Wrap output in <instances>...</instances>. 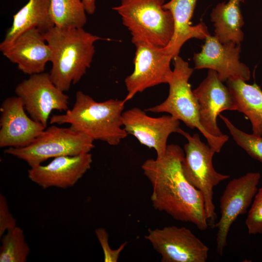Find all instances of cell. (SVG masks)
<instances>
[{
  "label": "cell",
  "instance_id": "6da1fadb",
  "mask_svg": "<svg viewBox=\"0 0 262 262\" xmlns=\"http://www.w3.org/2000/svg\"><path fill=\"white\" fill-rule=\"evenodd\" d=\"M184 151L178 145H168L163 156L149 159L141 165L151 184L152 207L174 219L191 223L200 230L207 229L201 193L185 178L182 169Z\"/></svg>",
  "mask_w": 262,
  "mask_h": 262
},
{
  "label": "cell",
  "instance_id": "7a4b0ae2",
  "mask_svg": "<svg viewBox=\"0 0 262 262\" xmlns=\"http://www.w3.org/2000/svg\"><path fill=\"white\" fill-rule=\"evenodd\" d=\"M43 34L51 51L50 79L64 92L78 82L90 67L95 53V43L108 40L83 28L66 29L54 26Z\"/></svg>",
  "mask_w": 262,
  "mask_h": 262
},
{
  "label": "cell",
  "instance_id": "3957f363",
  "mask_svg": "<svg viewBox=\"0 0 262 262\" xmlns=\"http://www.w3.org/2000/svg\"><path fill=\"white\" fill-rule=\"evenodd\" d=\"M124 100L109 99L97 102L81 91L77 92L72 109L64 114L52 115L51 124H69L93 141L118 145L128 135L123 128Z\"/></svg>",
  "mask_w": 262,
  "mask_h": 262
},
{
  "label": "cell",
  "instance_id": "277c9868",
  "mask_svg": "<svg viewBox=\"0 0 262 262\" xmlns=\"http://www.w3.org/2000/svg\"><path fill=\"white\" fill-rule=\"evenodd\" d=\"M174 69L168 84L169 94L162 103L146 109L154 113H166L182 121L191 129L196 128L207 139L208 145L215 151L219 152L229 137L213 136L208 133L201 126L199 120V105L189 82L194 69L187 62L179 55L175 57Z\"/></svg>",
  "mask_w": 262,
  "mask_h": 262
},
{
  "label": "cell",
  "instance_id": "5b68a950",
  "mask_svg": "<svg viewBox=\"0 0 262 262\" xmlns=\"http://www.w3.org/2000/svg\"><path fill=\"white\" fill-rule=\"evenodd\" d=\"M165 0H121L112 9L130 31L133 44L143 42L165 47L174 33L171 13L163 7Z\"/></svg>",
  "mask_w": 262,
  "mask_h": 262
},
{
  "label": "cell",
  "instance_id": "8992f818",
  "mask_svg": "<svg viewBox=\"0 0 262 262\" xmlns=\"http://www.w3.org/2000/svg\"><path fill=\"white\" fill-rule=\"evenodd\" d=\"M94 141L70 126L52 125L43 131L29 145L20 148L8 147L4 152L26 162L34 167L49 158L76 156L90 153Z\"/></svg>",
  "mask_w": 262,
  "mask_h": 262
},
{
  "label": "cell",
  "instance_id": "52a82bcc",
  "mask_svg": "<svg viewBox=\"0 0 262 262\" xmlns=\"http://www.w3.org/2000/svg\"><path fill=\"white\" fill-rule=\"evenodd\" d=\"M180 133L187 140L184 147L183 173L188 181L201 193L209 225L213 227L216 217L213 201V189L230 176L215 170L213 158L215 152L200 140L198 134L191 135L182 129Z\"/></svg>",
  "mask_w": 262,
  "mask_h": 262
},
{
  "label": "cell",
  "instance_id": "ba28073f",
  "mask_svg": "<svg viewBox=\"0 0 262 262\" xmlns=\"http://www.w3.org/2000/svg\"><path fill=\"white\" fill-rule=\"evenodd\" d=\"M136 48L134 70L125 79L127 94L123 99L126 102L136 94L162 83H168L173 70L170 67L173 57L164 47L139 42Z\"/></svg>",
  "mask_w": 262,
  "mask_h": 262
},
{
  "label": "cell",
  "instance_id": "9c48e42d",
  "mask_svg": "<svg viewBox=\"0 0 262 262\" xmlns=\"http://www.w3.org/2000/svg\"><path fill=\"white\" fill-rule=\"evenodd\" d=\"M261 177L258 172H248L227 184L220 199V217L213 226L217 228L216 250L220 256L227 245L231 226L239 215L248 212L258 190Z\"/></svg>",
  "mask_w": 262,
  "mask_h": 262
},
{
  "label": "cell",
  "instance_id": "30bf717a",
  "mask_svg": "<svg viewBox=\"0 0 262 262\" xmlns=\"http://www.w3.org/2000/svg\"><path fill=\"white\" fill-rule=\"evenodd\" d=\"M15 92L31 117L46 128L53 110L66 112L69 109L68 96L53 83L49 73L30 75L17 84Z\"/></svg>",
  "mask_w": 262,
  "mask_h": 262
},
{
  "label": "cell",
  "instance_id": "8fae6325",
  "mask_svg": "<svg viewBox=\"0 0 262 262\" xmlns=\"http://www.w3.org/2000/svg\"><path fill=\"white\" fill-rule=\"evenodd\" d=\"M145 238L162 262H205L208 257L209 247L185 227L149 229Z\"/></svg>",
  "mask_w": 262,
  "mask_h": 262
},
{
  "label": "cell",
  "instance_id": "7c38bea8",
  "mask_svg": "<svg viewBox=\"0 0 262 262\" xmlns=\"http://www.w3.org/2000/svg\"><path fill=\"white\" fill-rule=\"evenodd\" d=\"M205 40L201 51L194 54L195 69L213 70L223 82L232 79L246 82L250 79L249 67L240 60L241 44L222 43L215 35L210 34Z\"/></svg>",
  "mask_w": 262,
  "mask_h": 262
},
{
  "label": "cell",
  "instance_id": "4fadbf2b",
  "mask_svg": "<svg viewBox=\"0 0 262 262\" xmlns=\"http://www.w3.org/2000/svg\"><path fill=\"white\" fill-rule=\"evenodd\" d=\"M122 117L127 134L135 137L141 145L154 149L157 157L164 154L169 135L180 133L181 130L180 121L171 115L153 117L138 107L123 112Z\"/></svg>",
  "mask_w": 262,
  "mask_h": 262
},
{
  "label": "cell",
  "instance_id": "5bb4252c",
  "mask_svg": "<svg viewBox=\"0 0 262 262\" xmlns=\"http://www.w3.org/2000/svg\"><path fill=\"white\" fill-rule=\"evenodd\" d=\"M25 111L17 96L2 101L0 107V147H26L46 129L42 123L30 118Z\"/></svg>",
  "mask_w": 262,
  "mask_h": 262
},
{
  "label": "cell",
  "instance_id": "9a60e30c",
  "mask_svg": "<svg viewBox=\"0 0 262 262\" xmlns=\"http://www.w3.org/2000/svg\"><path fill=\"white\" fill-rule=\"evenodd\" d=\"M193 92L199 105V120L210 134L222 137L223 134L217 123V117L224 111H237L233 98L217 73L209 69L206 77Z\"/></svg>",
  "mask_w": 262,
  "mask_h": 262
},
{
  "label": "cell",
  "instance_id": "2e32d148",
  "mask_svg": "<svg viewBox=\"0 0 262 262\" xmlns=\"http://www.w3.org/2000/svg\"><path fill=\"white\" fill-rule=\"evenodd\" d=\"M93 162L90 153L54 158L49 164L30 168L29 179L43 189L73 187L90 169Z\"/></svg>",
  "mask_w": 262,
  "mask_h": 262
},
{
  "label": "cell",
  "instance_id": "e0dca14e",
  "mask_svg": "<svg viewBox=\"0 0 262 262\" xmlns=\"http://www.w3.org/2000/svg\"><path fill=\"white\" fill-rule=\"evenodd\" d=\"M0 50L10 61L16 64L19 70L29 75L44 72L51 57V49L43 34L36 28L24 32Z\"/></svg>",
  "mask_w": 262,
  "mask_h": 262
},
{
  "label": "cell",
  "instance_id": "ac0fdd59",
  "mask_svg": "<svg viewBox=\"0 0 262 262\" xmlns=\"http://www.w3.org/2000/svg\"><path fill=\"white\" fill-rule=\"evenodd\" d=\"M197 0H170L163 7L170 12L174 21V33L164 48L174 58L179 55L183 44L192 38L205 39L210 33L204 23L192 25L191 19Z\"/></svg>",
  "mask_w": 262,
  "mask_h": 262
},
{
  "label": "cell",
  "instance_id": "d6986e66",
  "mask_svg": "<svg viewBox=\"0 0 262 262\" xmlns=\"http://www.w3.org/2000/svg\"><path fill=\"white\" fill-rule=\"evenodd\" d=\"M54 26L50 14L49 0H29L13 16L12 26L0 44V49L11 44L29 29L36 28L44 33Z\"/></svg>",
  "mask_w": 262,
  "mask_h": 262
},
{
  "label": "cell",
  "instance_id": "ffe728a7",
  "mask_svg": "<svg viewBox=\"0 0 262 262\" xmlns=\"http://www.w3.org/2000/svg\"><path fill=\"white\" fill-rule=\"evenodd\" d=\"M245 0H229L218 3L212 10L215 36L222 43L233 42L241 44L244 38L242 28L244 24L240 6Z\"/></svg>",
  "mask_w": 262,
  "mask_h": 262
},
{
  "label": "cell",
  "instance_id": "44dd1931",
  "mask_svg": "<svg viewBox=\"0 0 262 262\" xmlns=\"http://www.w3.org/2000/svg\"><path fill=\"white\" fill-rule=\"evenodd\" d=\"M227 86L235 101L237 111L250 120L253 134L262 136V90L256 83L240 79H229Z\"/></svg>",
  "mask_w": 262,
  "mask_h": 262
},
{
  "label": "cell",
  "instance_id": "7402d4cb",
  "mask_svg": "<svg viewBox=\"0 0 262 262\" xmlns=\"http://www.w3.org/2000/svg\"><path fill=\"white\" fill-rule=\"evenodd\" d=\"M49 9L58 28H81L86 23V12L82 0H49Z\"/></svg>",
  "mask_w": 262,
  "mask_h": 262
},
{
  "label": "cell",
  "instance_id": "603a6c76",
  "mask_svg": "<svg viewBox=\"0 0 262 262\" xmlns=\"http://www.w3.org/2000/svg\"><path fill=\"white\" fill-rule=\"evenodd\" d=\"M0 262H26L30 248L23 229L16 226L0 237Z\"/></svg>",
  "mask_w": 262,
  "mask_h": 262
},
{
  "label": "cell",
  "instance_id": "cb8c5ba5",
  "mask_svg": "<svg viewBox=\"0 0 262 262\" xmlns=\"http://www.w3.org/2000/svg\"><path fill=\"white\" fill-rule=\"evenodd\" d=\"M219 116L223 121L236 143L252 158L262 163V137L248 134L236 127L226 117Z\"/></svg>",
  "mask_w": 262,
  "mask_h": 262
},
{
  "label": "cell",
  "instance_id": "d4e9b609",
  "mask_svg": "<svg viewBox=\"0 0 262 262\" xmlns=\"http://www.w3.org/2000/svg\"><path fill=\"white\" fill-rule=\"evenodd\" d=\"M246 225L249 234H262V187L258 189L248 210Z\"/></svg>",
  "mask_w": 262,
  "mask_h": 262
},
{
  "label": "cell",
  "instance_id": "484cf974",
  "mask_svg": "<svg viewBox=\"0 0 262 262\" xmlns=\"http://www.w3.org/2000/svg\"><path fill=\"white\" fill-rule=\"evenodd\" d=\"M95 232L103 252L104 261L105 262H117L120 254L127 245V242H124L117 249H113L110 246L109 234L105 229L98 228L95 229Z\"/></svg>",
  "mask_w": 262,
  "mask_h": 262
},
{
  "label": "cell",
  "instance_id": "4316f807",
  "mask_svg": "<svg viewBox=\"0 0 262 262\" xmlns=\"http://www.w3.org/2000/svg\"><path fill=\"white\" fill-rule=\"evenodd\" d=\"M16 226V219L10 213L6 197L0 194V237Z\"/></svg>",
  "mask_w": 262,
  "mask_h": 262
},
{
  "label": "cell",
  "instance_id": "83f0119b",
  "mask_svg": "<svg viewBox=\"0 0 262 262\" xmlns=\"http://www.w3.org/2000/svg\"><path fill=\"white\" fill-rule=\"evenodd\" d=\"M86 13L89 15L93 14L96 9V0H82Z\"/></svg>",
  "mask_w": 262,
  "mask_h": 262
}]
</instances>
